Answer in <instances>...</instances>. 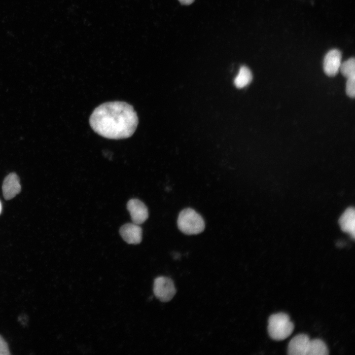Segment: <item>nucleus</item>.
<instances>
[{
	"instance_id": "1",
	"label": "nucleus",
	"mask_w": 355,
	"mask_h": 355,
	"mask_svg": "<svg viewBox=\"0 0 355 355\" xmlns=\"http://www.w3.org/2000/svg\"><path fill=\"white\" fill-rule=\"evenodd\" d=\"M92 129L99 135L109 139L128 138L135 132L138 117L133 107L120 101L107 102L97 107L90 119Z\"/></svg>"
},
{
	"instance_id": "3",
	"label": "nucleus",
	"mask_w": 355,
	"mask_h": 355,
	"mask_svg": "<svg viewBox=\"0 0 355 355\" xmlns=\"http://www.w3.org/2000/svg\"><path fill=\"white\" fill-rule=\"evenodd\" d=\"M294 329V324L289 316L284 313L272 315L268 320V333L274 340H283L290 335Z\"/></svg>"
},
{
	"instance_id": "13",
	"label": "nucleus",
	"mask_w": 355,
	"mask_h": 355,
	"mask_svg": "<svg viewBox=\"0 0 355 355\" xmlns=\"http://www.w3.org/2000/svg\"><path fill=\"white\" fill-rule=\"evenodd\" d=\"M339 70L347 78L355 76V58H351L341 63Z\"/></svg>"
},
{
	"instance_id": "6",
	"label": "nucleus",
	"mask_w": 355,
	"mask_h": 355,
	"mask_svg": "<svg viewBox=\"0 0 355 355\" xmlns=\"http://www.w3.org/2000/svg\"><path fill=\"white\" fill-rule=\"evenodd\" d=\"M342 54L337 49L329 50L325 55L323 67L325 73L329 76H335L341 64Z\"/></svg>"
},
{
	"instance_id": "11",
	"label": "nucleus",
	"mask_w": 355,
	"mask_h": 355,
	"mask_svg": "<svg viewBox=\"0 0 355 355\" xmlns=\"http://www.w3.org/2000/svg\"><path fill=\"white\" fill-rule=\"evenodd\" d=\"M252 78V73L250 70L246 66H242L239 72L234 80L235 86L238 88H242L248 85Z\"/></svg>"
},
{
	"instance_id": "5",
	"label": "nucleus",
	"mask_w": 355,
	"mask_h": 355,
	"mask_svg": "<svg viewBox=\"0 0 355 355\" xmlns=\"http://www.w3.org/2000/svg\"><path fill=\"white\" fill-rule=\"evenodd\" d=\"M132 222L140 225L143 223L148 217V212L145 205L137 199H131L127 204Z\"/></svg>"
},
{
	"instance_id": "14",
	"label": "nucleus",
	"mask_w": 355,
	"mask_h": 355,
	"mask_svg": "<svg viewBox=\"0 0 355 355\" xmlns=\"http://www.w3.org/2000/svg\"><path fill=\"white\" fill-rule=\"evenodd\" d=\"M346 92L347 95L352 98L355 95V76L347 78Z\"/></svg>"
},
{
	"instance_id": "10",
	"label": "nucleus",
	"mask_w": 355,
	"mask_h": 355,
	"mask_svg": "<svg viewBox=\"0 0 355 355\" xmlns=\"http://www.w3.org/2000/svg\"><path fill=\"white\" fill-rule=\"evenodd\" d=\"M342 230L354 238L355 236V212L353 208L347 209L339 219Z\"/></svg>"
},
{
	"instance_id": "15",
	"label": "nucleus",
	"mask_w": 355,
	"mask_h": 355,
	"mask_svg": "<svg viewBox=\"0 0 355 355\" xmlns=\"http://www.w3.org/2000/svg\"><path fill=\"white\" fill-rule=\"evenodd\" d=\"M9 354V351L6 342L0 336V355H8Z\"/></svg>"
},
{
	"instance_id": "17",
	"label": "nucleus",
	"mask_w": 355,
	"mask_h": 355,
	"mask_svg": "<svg viewBox=\"0 0 355 355\" xmlns=\"http://www.w3.org/2000/svg\"><path fill=\"white\" fill-rule=\"evenodd\" d=\"M1 209H2L1 204V203H0V214L1 212Z\"/></svg>"
},
{
	"instance_id": "9",
	"label": "nucleus",
	"mask_w": 355,
	"mask_h": 355,
	"mask_svg": "<svg viewBox=\"0 0 355 355\" xmlns=\"http://www.w3.org/2000/svg\"><path fill=\"white\" fill-rule=\"evenodd\" d=\"M310 339L304 334L294 336L288 346V354L290 355H307Z\"/></svg>"
},
{
	"instance_id": "7",
	"label": "nucleus",
	"mask_w": 355,
	"mask_h": 355,
	"mask_svg": "<svg viewBox=\"0 0 355 355\" xmlns=\"http://www.w3.org/2000/svg\"><path fill=\"white\" fill-rule=\"evenodd\" d=\"M119 233L122 239L129 244H138L142 240V228L133 222L122 225L120 228Z\"/></svg>"
},
{
	"instance_id": "4",
	"label": "nucleus",
	"mask_w": 355,
	"mask_h": 355,
	"mask_svg": "<svg viewBox=\"0 0 355 355\" xmlns=\"http://www.w3.org/2000/svg\"><path fill=\"white\" fill-rule=\"evenodd\" d=\"M153 292L160 301L167 302L170 301L176 293L173 280L167 277L156 278L153 284Z\"/></svg>"
},
{
	"instance_id": "16",
	"label": "nucleus",
	"mask_w": 355,
	"mask_h": 355,
	"mask_svg": "<svg viewBox=\"0 0 355 355\" xmlns=\"http://www.w3.org/2000/svg\"><path fill=\"white\" fill-rule=\"evenodd\" d=\"M180 3L183 5H189L191 4L194 0H178Z\"/></svg>"
},
{
	"instance_id": "2",
	"label": "nucleus",
	"mask_w": 355,
	"mask_h": 355,
	"mask_svg": "<svg viewBox=\"0 0 355 355\" xmlns=\"http://www.w3.org/2000/svg\"><path fill=\"white\" fill-rule=\"evenodd\" d=\"M177 223L180 231L188 235L198 234L204 230L205 227L202 217L191 208L185 209L180 212Z\"/></svg>"
},
{
	"instance_id": "8",
	"label": "nucleus",
	"mask_w": 355,
	"mask_h": 355,
	"mask_svg": "<svg viewBox=\"0 0 355 355\" xmlns=\"http://www.w3.org/2000/svg\"><path fill=\"white\" fill-rule=\"evenodd\" d=\"M21 187L18 176L15 173H10L4 178L2 190L3 196L6 200H10L21 191Z\"/></svg>"
},
{
	"instance_id": "12",
	"label": "nucleus",
	"mask_w": 355,
	"mask_h": 355,
	"mask_svg": "<svg viewBox=\"0 0 355 355\" xmlns=\"http://www.w3.org/2000/svg\"><path fill=\"white\" fill-rule=\"evenodd\" d=\"M328 350L326 344L320 339L310 340L307 355H326Z\"/></svg>"
}]
</instances>
